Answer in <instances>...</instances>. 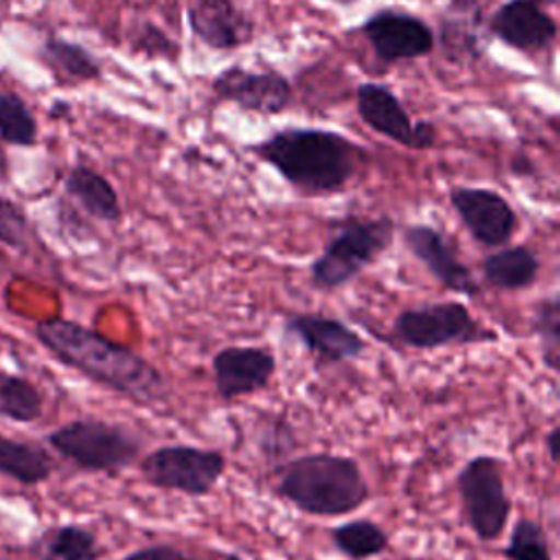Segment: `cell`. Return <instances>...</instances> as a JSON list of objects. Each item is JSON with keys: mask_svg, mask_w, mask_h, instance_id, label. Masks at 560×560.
<instances>
[{"mask_svg": "<svg viewBox=\"0 0 560 560\" xmlns=\"http://www.w3.org/2000/svg\"><path fill=\"white\" fill-rule=\"evenodd\" d=\"M455 488L468 529L481 542L501 538L512 512V499L505 490L503 459L494 455L470 457L459 468Z\"/></svg>", "mask_w": 560, "mask_h": 560, "instance_id": "7", "label": "cell"}, {"mask_svg": "<svg viewBox=\"0 0 560 560\" xmlns=\"http://www.w3.org/2000/svg\"><path fill=\"white\" fill-rule=\"evenodd\" d=\"M39 59L61 83H88L103 74L101 61L81 44L50 35L39 46Z\"/></svg>", "mask_w": 560, "mask_h": 560, "instance_id": "21", "label": "cell"}, {"mask_svg": "<svg viewBox=\"0 0 560 560\" xmlns=\"http://www.w3.org/2000/svg\"><path fill=\"white\" fill-rule=\"evenodd\" d=\"M558 438H560V427H551V429L545 433V440H542L545 451H547L551 464H558V462H560V442H558Z\"/></svg>", "mask_w": 560, "mask_h": 560, "instance_id": "32", "label": "cell"}, {"mask_svg": "<svg viewBox=\"0 0 560 560\" xmlns=\"http://www.w3.org/2000/svg\"><path fill=\"white\" fill-rule=\"evenodd\" d=\"M31 553L39 560H101L105 547L90 527L63 523L42 532L33 540Z\"/></svg>", "mask_w": 560, "mask_h": 560, "instance_id": "20", "label": "cell"}, {"mask_svg": "<svg viewBox=\"0 0 560 560\" xmlns=\"http://www.w3.org/2000/svg\"><path fill=\"white\" fill-rule=\"evenodd\" d=\"M488 31L503 44L523 50H547L558 37L556 20L536 0H508L488 20Z\"/></svg>", "mask_w": 560, "mask_h": 560, "instance_id": "16", "label": "cell"}, {"mask_svg": "<svg viewBox=\"0 0 560 560\" xmlns=\"http://www.w3.org/2000/svg\"><path fill=\"white\" fill-rule=\"evenodd\" d=\"M481 4L479 0H451L448 11L442 18L440 44L451 57H477L479 46Z\"/></svg>", "mask_w": 560, "mask_h": 560, "instance_id": "23", "label": "cell"}, {"mask_svg": "<svg viewBox=\"0 0 560 560\" xmlns=\"http://www.w3.org/2000/svg\"><path fill=\"white\" fill-rule=\"evenodd\" d=\"M402 241L409 254L422 262L431 278L446 291L464 298L479 295V282L472 278L470 267L462 262L448 238L438 228L427 223H411L405 228Z\"/></svg>", "mask_w": 560, "mask_h": 560, "instance_id": "15", "label": "cell"}, {"mask_svg": "<svg viewBox=\"0 0 560 560\" xmlns=\"http://www.w3.org/2000/svg\"><path fill=\"white\" fill-rule=\"evenodd\" d=\"M42 413V392L26 376L0 372V418L11 422H35Z\"/></svg>", "mask_w": 560, "mask_h": 560, "instance_id": "25", "label": "cell"}, {"mask_svg": "<svg viewBox=\"0 0 560 560\" xmlns=\"http://www.w3.org/2000/svg\"><path fill=\"white\" fill-rule=\"evenodd\" d=\"M335 549L350 560H370L389 547V534L370 518H352L335 525L330 532Z\"/></svg>", "mask_w": 560, "mask_h": 560, "instance_id": "24", "label": "cell"}, {"mask_svg": "<svg viewBox=\"0 0 560 560\" xmlns=\"http://www.w3.org/2000/svg\"><path fill=\"white\" fill-rule=\"evenodd\" d=\"M33 335L59 363L136 405H158L171 394V385L158 365L74 319H39Z\"/></svg>", "mask_w": 560, "mask_h": 560, "instance_id": "1", "label": "cell"}, {"mask_svg": "<svg viewBox=\"0 0 560 560\" xmlns=\"http://www.w3.org/2000/svg\"><path fill=\"white\" fill-rule=\"evenodd\" d=\"M252 151L302 195H335L354 177L363 149L343 133L317 127H284Z\"/></svg>", "mask_w": 560, "mask_h": 560, "instance_id": "2", "label": "cell"}, {"mask_svg": "<svg viewBox=\"0 0 560 560\" xmlns=\"http://www.w3.org/2000/svg\"><path fill=\"white\" fill-rule=\"evenodd\" d=\"M389 339L411 350H438L453 346L494 343L499 335L483 326L466 304L457 300L422 302L396 313Z\"/></svg>", "mask_w": 560, "mask_h": 560, "instance_id": "6", "label": "cell"}, {"mask_svg": "<svg viewBox=\"0 0 560 560\" xmlns=\"http://www.w3.org/2000/svg\"><path fill=\"white\" fill-rule=\"evenodd\" d=\"M359 33L383 63L418 59L429 55L435 46L433 28L422 18L398 9H381L372 13L359 26Z\"/></svg>", "mask_w": 560, "mask_h": 560, "instance_id": "11", "label": "cell"}, {"mask_svg": "<svg viewBox=\"0 0 560 560\" xmlns=\"http://www.w3.org/2000/svg\"><path fill=\"white\" fill-rule=\"evenodd\" d=\"M133 50L149 55V57H175L177 44L153 22H140L138 31L133 33Z\"/></svg>", "mask_w": 560, "mask_h": 560, "instance_id": "30", "label": "cell"}, {"mask_svg": "<svg viewBox=\"0 0 560 560\" xmlns=\"http://www.w3.org/2000/svg\"><path fill=\"white\" fill-rule=\"evenodd\" d=\"M186 18L192 35L212 50H234L254 37L252 18L234 0H190Z\"/></svg>", "mask_w": 560, "mask_h": 560, "instance_id": "17", "label": "cell"}, {"mask_svg": "<svg viewBox=\"0 0 560 560\" xmlns=\"http://www.w3.org/2000/svg\"><path fill=\"white\" fill-rule=\"evenodd\" d=\"M273 492L308 516H343L370 501V483L361 464L339 453H306L284 462Z\"/></svg>", "mask_w": 560, "mask_h": 560, "instance_id": "3", "label": "cell"}, {"mask_svg": "<svg viewBox=\"0 0 560 560\" xmlns=\"http://www.w3.org/2000/svg\"><path fill=\"white\" fill-rule=\"evenodd\" d=\"M357 114L372 131L407 149H431L438 140L433 122L411 120L400 98L387 85L376 81H368L357 88Z\"/></svg>", "mask_w": 560, "mask_h": 560, "instance_id": "9", "label": "cell"}, {"mask_svg": "<svg viewBox=\"0 0 560 560\" xmlns=\"http://www.w3.org/2000/svg\"><path fill=\"white\" fill-rule=\"evenodd\" d=\"M532 332L540 343L542 365L558 374L560 372V300L558 293H549L534 304Z\"/></svg>", "mask_w": 560, "mask_h": 560, "instance_id": "26", "label": "cell"}, {"mask_svg": "<svg viewBox=\"0 0 560 560\" xmlns=\"http://www.w3.org/2000/svg\"><path fill=\"white\" fill-rule=\"evenodd\" d=\"M210 88L217 98L262 116L284 112L293 98L291 81L278 70H247L243 66H228L212 79Z\"/></svg>", "mask_w": 560, "mask_h": 560, "instance_id": "13", "label": "cell"}, {"mask_svg": "<svg viewBox=\"0 0 560 560\" xmlns=\"http://www.w3.org/2000/svg\"><path fill=\"white\" fill-rule=\"evenodd\" d=\"M122 560H203V558L171 542H155V545H144L129 551Z\"/></svg>", "mask_w": 560, "mask_h": 560, "instance_id": "31", "label": "cell"}, {"mask_svg": "<svg viewBox=\"0 0 560 560\" xmlns=\"http://www.w3.org/2000/svg\"><path fill=\"white\" fill-rule=\"evenodd\" d=\"M538 4H547V7H553L558 0H536Z\"/></svg>", "mask_w": 560, "mask_h": 560, "instance_id": "33", "label": "cell"}, {"mask_svg": "<svg viewBox=\"0 0 560 560\" xmlns=\"http://www.w3.org/2000/svg\"><path fill=\"white\" fill-rule=\"evenodd\" d=\"M394 236L396 225L387 214L335 221L322 254L308 265L311 287L324 293L346 287L394 245Z\"/></svg>", "mask_w": 560, "mask_h": 560, "instance_id": "4", "label": "cell"}, {"mask_svg": "<svg viewBox=\"0 0 560 560\" xmlns=\"http://www.w3.org/2000/svg\"><path fill=\"white\" fill-rule=\"evenodd\" d=\"M37 133L39 127L28 103L11 90H0V140L11 147H33Z\"/></svg>", "mask_w": 560, "mask_h": 560, "instance_id": "27", "label": "cell"}, {"mask_svg": "<svg viewBox=\"0 0 560 560\" xmlns=\"http://www.w3.org/2000/svg\"><path fill=\"white\" fill-rule=\"evenodd\" d=\"M48 446L83 472L120 475L140 459L142 440L125 424L77 418L46 435Z\"/></svg>", "mask_w": 560, "mask_h": 560, "instance_id": "5", "label": "cell"}, {"mask_svg": "<svg viewBox=\"0 0 560 560\" xmlns=\"http://www.w3.org/2000/svg\"><path fill=\"white\" fill-rule=\"evenodd\" d=\"M448 201L470 238L483 247H503L516 234L518 217L512 203L492 188L455 186Z\"/></svg>", "mask_w": 560, "mask_h": 560, "instance_id": "10", "label": "cell"}, {"mask_svg": "<svg viewBox=\"0 0 560 560\" xmlns=\"http://www.w3.org/2000/svg\"><path fill=\"white\" fill-rule=\"evenodd\" d=\"M501 553L505 560H553L545 527L529 516L514 521Z\"/></svg>", "mask_w": 560, "mask_h": 560, "instance_id": "28", "label": "cell"}, {"mask_svg": "<svg viewBox=\"0 0 560 560\" xmlns=\"http://www.w3.org/2000/svg\"><path fill=\"white\" fill-rule=\"evenodd\" d=\"M284 330L295 337L317 365H339L359 359L368 341L343 319L322 313H291L284 317Z\"/></svg>", "mask_w": 560, "mask_h": 560, "instance_id": "12", "label": "cell"}, {"mask_svg": "<svg viewBox=\"0 0 560 560\" xmlns=\"http://www.w3.org/2000/svg\"><path fill=\"white\" fill-rule=\"evenodd\" d=\"M28 241V219L24 210L0 192V245L24 249Z\"/></svg>", "mask_w": 560, "mask_h": 560, "instance_id": "29", "label": "cell"}, {"mask_svg": "<svg viewBox=\"0 0 560 560\" xmlns=\"http://www.w3.org/2000/svg\"><path fill=\"white\" fill-rule=\"evenodd\" d=\"M52 472L55 459L44 446L0 435V475L22 486H39Z\"/></svg>", "mask_w": 560, "mask_h": 560, "instance_id": "22", "label": "cell"}, {"mask_svg": "<svg viewBox=\"0 0 560 560\" xmlns=\"http://www.w3.org/2000/svg\"><path fill=\"white\" fill-rule=\"evenodd\" d=\"M256 560H260V558H256Z\"/></svg>", "mask_w": 560, "mask_h": 560, "instance_id": "34", "label": "cell"}, {"mask_svg": "<svg viewBox=\"0 0 560 560\" xmlns=\"http://www.w3.org/2000/svg\"><path fill=\"white\" fill-rule=\"evenodd\" d=\"M214 389L232 402L265 389L278 368L276 354L262 346H225L210 359Z\"/></svg>", "mask_w": 560, "mask_h": 560, "instance_id": "14", "label": "cell"}, {"mask_svg": "<svg viewBox=\"0 0 560 560\" xmlns=\"http://www.w3.org/2000/svg\"><path fill=\"white\" fill-rule=\"evenodd\" d=\"M228 462L221 451L195 444H162L138 459L144 483L190 499L210 494L225 475Z\"/></svg>", "mask_w": 560, "mask_h": 560, "instance_id": "8", "label": "cell"}, {"mask_svg": "<svg viewBox=\"0 0 560 560\" xmlns=\"http://www.w3.org/2000/svg\"><path fill=\"white\" fill-rule=\"evenodd\" d=\"M540 273V258L529 245H503L481 260V278L497 291H525Z\"/></svg>", "mask_w": 560, "mask_h": 560, "instance_id": "19", "label": "cell"}, {"mask_svg": "<svg viewBox=\"0 0 560 560\" xmlns=\"http://www.w3.org/2000/svg\"><path fill=\"white\" fill-rule=\"evenodd\" d=\"M63 192L92 219L118 223L122 208L112 182L88 164H74L63 177Z\"/></svg>", "mask_w": 560, "mask_h": 560, "instance_id": "18", "label": "cell"}]
</instances>
